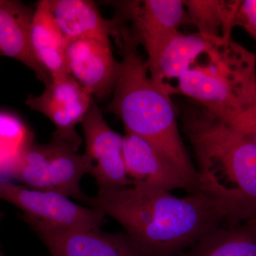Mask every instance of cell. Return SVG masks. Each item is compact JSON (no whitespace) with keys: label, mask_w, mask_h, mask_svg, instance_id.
<instances>
[{"label":"cell","mask_w":256,"mask_h":256,"mask_svg":"<svg viewBox=\"0 0 256 256\" xmlns=\"http://www.w3.org/2000/svg\"><path fill=\"white\" fill-rule=\"evenodd\" d=\"M20 218L37 234L52 256H146L126 232L53 228L23 214Z\"/></svg>","instance_id":"8"},{"label":"cell","mask_w":256,"mask_h":256,"mask_svg":"<svg viewBox=\"0 0 256 256\" xmlns=\"http://www.w3.org/2000/svg\"><path fill=\"white\" fill-rule=\"evenodd\" d=\"M254 40H256V36L254 37Z\"/></svg>","instance_id":"24"},{"label":"cell","mask_w":256,"mask_h":256,"mask_svg":"<svg viewBox=\"0 0 256 256\" xmlns=\"http://www.w3.org/2000/svg\"><path fill=\"white\" fill-rule=\"evenodd\" d=\"M248 136L250 139H252V141H254L256 143V130L252 131V132L249 133V134H245Z\"/></svg>","instance_id":"22"},{"label":"cell","mask_w":256,"mask_h":256,"mask_svg":"<svg viewBox=\"0 0 256 256\" xmlns=\"http://www.w3.org/2000/svg\"><path fill=\"white\" fill-rule=\"evenodd\" d=\"M3 216H4V214L2 212H0V220L2 218ZM0 256H4V254H2V252H1V249H0Z\"/></svg>","instance_id":"23"},{"label":"cell","mask_w":256,"mask_h":256,"mask_svg":"<svg viewBox=\"0 0 256 256\" xmlns=\"http://www.w3.org/2000/svg\"><path fill=\"white\" fill-rule=\"evenodd\" d=\"M236 24L242 26L252 38L256 36V0L242 2Z\"/></svg>","instance_id":"20"},{"label":"cell","mask_w":256,"mask_h":256,"mask_svg":"<svg viewBox=\"0 0 256 256\" xmlns=\"http://www.w3.org/2000/svg\"><path fill=\"white\" fill-rule=\"evenodd\" d=\"M117 4L118 16L130 22V28L124 26L138 44L146 50V62L154 60L165 44L180 32V26L188 23V14L182 0L126 1Z\"/></svg>","instance_id":"7"},{"label":"cell","mask_w":256,"mask_h":256,"mask_svg":"<svg viewBox=\"0 0 256 256\" xmlns=\"http://www.w3.org/2000/svg\"><path fill=\"white\" fill-rule=\"evenodd\" d=\"M66 64L69 75L92 96L104 97L114 90L120 62L114 60L110 42L92 38L68 42Z\"/></svg>","instance_id":"11"},{"label":"cell","mask_w":256,"mask_h":256,"mask_svg":"<svg viewBox=\"0 0 256 256\" xmlns=\"http://www.w3.org/2000/svg\"><path fill=\"white\" fill-rule=\"evenodd\" d=\"M208 41L210 37L200 33L184 34L178 32L154 60L146 62L152 82L170 96L178 94L180 78L205 50Z\"/></svg>","instance_id":"14"},{"label":"cell","mask_w":256,"mask_h":256,"mask_svg":"<svg viewBox=\"0 0 256 256\" xmlns=\"http://www.w3.org/2000/svg\"><path fill=\"white\" fill-rule=\"evenodd\" d=\"M124 158L132 185L171 192L184 188L196 193L193 184L158 149L144 138L126 132Z\"/></svg>","instance_id":"12"},{"label":"cell","mask_w":256,"mask_h":256,"mask_svg":"<svg viewBox=\"0 0 256 256\" xmlns=\"http://www.w3.org/2000/svg\"><path fill=\"white\" fill-rule=\"evenodd\" d=\"M92 96L70 75L52 79L41 95L30 96L26 104L55 124L53 134L80 146L76 126L82 122L92 102Z\"/></svg>","instance_id":"10"},{"label":"cell","mask_w":256,"mask_h":256,"mask_svg":"<svg viewBox=\"0 0 256 256\" xmlns=\"http://www.w3.org/2000/svg\"><path fill=\"white\" fill-rule=\"evenodd\" d=\"M34 10L22 3L0 0V54L22 62L47 86L52 78L34 54L31 28Z\"/></svg>","instance_id":"13"},{"label":"cell","mask_w":256,"mask_h":256,"mask_svg":"<svg viewBox=\"0 0 256 256\" xmlns=\"http://www.w3.org/2000/svg\"><path fill=\"white\" fill-rule=\"evenodd\" d=\"M0 200L18 206L23 215L53 228L96 229L105 222L106 215L86 208L56 192L30 190L0 178Z\"/></svg>","instance_id":"6"},{"label":"cell","mask_w":256,"mask_h":256,"mask_svg":"<svg viewBox=\"0 0 256 256\" xmlns=\"http://www.w3.org/2000/svg\"><path fill=\"white\" fill-rule=\"evenodd\" d=\"M178 94L230 124L256 100V57L232 38H212L180 78Z\"/></svg>","instance_id":"4"},{"label":"cell","mask_w":256,"mask_h":256,"mask_svg":"<svg viewBox=\"0 0 256 256\" xmlns=\"http://www.w3.org/2000/svg\"><path fill=\"white\" fill-rule=\"evenodd\" d=\"M86 204L119 222L146 256H172L218 228L220 210L201 193L178 197L132 185L99 190Z\"/></svg>","instance_id":"1"},{"label":"cell","mask_w":256,"mask_h":256,"mask_svg":"<svg viewBox=\"0 0 256 256\" xmlns=\"http://www.w3.org/2000/svg\"><path fill=\"white\" fill-rule=\"evenodd\" d=\"M234 129L244 134L256 130V100L248 109L229 124Z\"/></svg>","instance_id":"21"},{"label":"cell","mask_w":256,"mask_h":256,"mask_svg":"<svg viewBox=\"0 0 256 256\" xmlns=\"http://www.w3.org/2000/svg\"><path fill=\"white\" fill-rule=\"evenodd\" d=\"M33 143V133L21 119L10 112H0V178H12Z\"/></svg>","instance_id":"19"},{"label":"cell","mask_w":256,"mask_h":256,"mask_svg":"<svg viewBox=\"0 0 256 256\" xmlns=\"http://www.w3.org/2000/svg\"><path fill=\"white\" fill-rule=\"evenodd\" d=\"M48 8L67 43L82 38L110 42L117 30L116 20H108L90 0H47Z\"/></svg>","instance_id":"15"},{"label":"cell","mask_w":256,"mask_h":256,"mask_svg":"<svg viewBox=\"0 0 256 256\" xmlns=\"http://www.w3.org/2000/svg\"><path fill=\"white\" fill-rule=\"evenodd\" d=\"M78 144L53 134L48 144L34 142L28 148L12 175L30 188L42 191L56 192L85 202L80 182L90 174L94 161L88 154L76 153Z\"/></svg>","instance_id":"5"},{"label":"cell","mask_w":256,"mask_h":256,"mask_svg":"<svg viewBox=\"0 0 256 256\" xmlns=\"http://www.w3.org/2000/svg\"><path fill=\"white\" fill-rule=\"evenodd\" d=\"M86 152L97 164L90 174L100 190H118L132 184L128 178L124 158V136L109 127L92 100L82 122Z\"/></svg>","instance_id":"9"},{"label":"cell","mask_w":256,"mask_h":256,"mask_svg":"<svg viewBox=\"0 0 256 256\" xmlns=\"http://www.w3.org/2000/svg\"><path fill=\"white\" fill-rule=\"evenodd\" d=\"M122 60L114 96L106 110L116 114L126 132L144 138L190 180L196 190L197 171L178 132L171 96L152 80L137 42L127 30L114 36Z\"/></svg>","instance_id":"3"},{"label":"cell","mask_w":256,"mask_h":256,"mask_svg":"<svg viewBox=\"0 0 256 256\" xmlns=\"http://www.w3.org/2000/svg\"><path fill=\"white\" fill-rule=\"evenodd\" d=\"M184 130L198 164L196 192L232 222L256 217V143L203 108L188 110Z\"/></svg>","instance_id":"2"},{"label":"cell","mask_w":256,"mask_h":256,"mask_svg":"<svg viewBox=\"0 0 256 256\" xmlns=\"http://www.w3.org/2000/svg\"><path fill=\"white\" fill-rule=\"evenodd\" d=\"M242 1L188 0L184 1L188 23L192 24L198 33L212 38H232V30Z\"/></svg>","instance_id":"17"},{"label":"cell","mask_w":256,"mask_h":256,"mask_svg":"<svg viewBox=\"0 0 256 256\" xmlns=\"http://www.w3.org/2000/svg\"><path fill=\"white\" fill-rule=\"evenodd\" d=\"M34 54L52 79L69 75L66 64L67 43L48 8L47 0L38 2L31 28Z\"/></svg>","instance_id":"16"},{"label":"cell","mask_w":256,"mask_h":256,"mask_svg":"<svg viewBox=\"0 0 256 256\" xmlns=\"http://www.w3.org/2000/svg\"><path fill=\"white\" fill-rule=\"evenodd\" d=\"M186 256H256V227L216 228L195 242Z\"/></svg>","instance_id":"18"}]
</instances>
